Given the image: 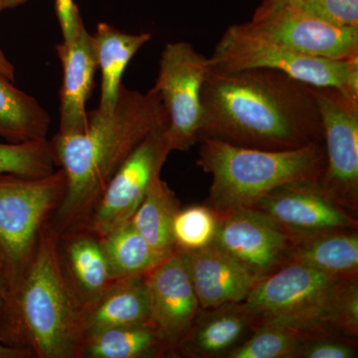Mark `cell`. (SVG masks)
<instances>
[{"instance_id": "30bf717a", "label": "cell", "mask_w": 358, "mask_h": 358, "mask_svg": "<svg viewBox=\"0 0 358 358\" xmlns=\"http://www.w3.org/2000/svg\"><path fill=\"white\" fill-rule=\"evenodd\" d=\"M167 127L148 134L106 186L84 224L99 237L128 222L140 206L150 179L155 171H162L171 154L166 140Z\"/></svg>"}, {"instance_id": "6da1fadb", "label": "cell", "mask_w": 358, "mask_h": 358, "mask_svg": "<svg viewBox=\"0 0 358 358\" xmlns=\"http://www.w3.org/2000/svg\"><path fill=\"white\" fill-rule=\"evenodd\" d=\"M203 126L211 138L264 150H289L324 143L310 85L280 71L210 68L201 90Z\"/></svg>"}, {"instance_id": "277c9868", "label": "cell", "mask_w": 358, "mask_h": 358, "mask_svg": "<svg viewBox=\"0 0 358 358\" xmlns=\"http://www.w3.org/2000/svg\"><path fill=\"white\" fill-rule=\"evenodd\" d=\"M197 164L211 174L207 205L217 213L250 207L275 188L322 176L326 167L324 143L289 150L236 147L202 138Z\"/></svg>"}, {"instance_id": "2e32d148", "label": "cell", "mask_w": 358, "mask_h": 358, "mask_svg": "<svg viewBox=\"0 0 358 358\" xmlns=\"http://www.w3.org/2000/svg\"><path fill=\"white\" fill-rule=\"evenodd\" d=\"M58 248L66 279L86 310L114 281L101 238L82 224L59 234Z\"/></svg>"}, {"instance_id": "603a6c76", "label": "cell", "mask_w": 358, "mask_h": 358, "mask_svg": "<svg viewBox=\"0 0 358 358\" xmlns=\"http://www.w3.org/2000/svg\"><path fill=\"white\" fill-rule=\"evenodd\" d=\"M51 117L36 99L0 73V136L10 143L45 140Z\"/></svg>"}, {"instance_id": "ffe728a7", "label": "cell", "mask_w": 358, "mask_h": 358, "mask_svg": "<svg viewBox=\"0 0 358 358\" xmlns=\"http://www.w3.org/2000/svg\"><path fill=\"white\" fill-rule=\"evenodd\" d=\"M152 37V33L148 32L129 34L120 31L106 22L96 25L93 38L99 69H101L102 74L98 109L110 110L115 107L127 66L141 47L150 41Z\"/></svg>"}, {"instance_id": "8fae6325", "label": "cell", "mask_w": 358, "mask_h": 358, "mask_svg": "<svg viewBox=\"0 0 358 358\" xmlns=\"http://www.w3.org/2000/svg\"><path fill=\"white\" fill-rule=\"evenodd\" d=\"M245 25L264 38L307 55L333 60L358 58V27L334 25L296 4H287Z\"/></svg>"}, {"instance_id": "5bb4252c", "label": "cell", "mask_w": 358, "mask_h": 358, "mask_svg": "<svg viewBox=\"0 0 358 358\" xmlns=\"http://www.w3.org/2000/svg\"><path fill=\"white\" fill-rule=\"evenodd\" d=\"M178 252L185 260L202 310L242 303L259 281L214 243L193 251Z\"/></svg>"}, {"instance_id": "7a4b0ae2", "label": "cell", "mask_w": 358, "mask_h": 358, "mask_svg": "<svg viewBox=\"0 0 358 358\" xmlns=\"http://www.w3.org/2000/svg\"><path fill=\"white\" fill-rule=\"evenodd\" d=\"M169 124L159 95L122 85L115 107L88 112L82 133L56 134L51 141L66 190L50 222L59 234L86 223L110 178L155 129Z\"/></svg>"}, {"instance_id": "e575fe53", "label": "cell", "mask_w": 358, "mask_h": 358, "mask_svg": "<svg viewBox=\"0 0 358 358\" xmlns=\"http://www.w3.org/2000/svg\"><path fill=\"white\" fill-rule=\"evenodd\" d=\"M29 0H0V13L7 10V9H13L15 7L22 6Z\"/></svg>"}, {"instance_id": "9c48e42d", "label": "cell", "mask_w": 358, "mask_h": 358, "mask_svg": "<svg viewBox=\"0 0 358 358\" xmlns=\"http://www.w3.org/2000/svg\"><path fill=\"white\" fill-rule=\"evenodd\" d=\"M219 214L213 243L242 264L257 279L291 263L294 232L253 207Z\"/></svg>"}, {"instance_id": "5b68a950", "label": "cell", "mask_w": 358, "mask_h": 358, "mask_svg": "<svg viewBox=\"0 0 358 358\" xmlns=\"http://www.w3.org/2000/svg\"><path fill=\"white\" fill-rule=\"evenodd\" d=\"M209 61L212 68L222 71H280L301 83L334 87L358 99V58L333 60L307 55L264 38L245 23L227 28Z\"/></svg>"}, {"instance_id": "83f0119b", "label": "cell", "mask_w": 358, "mask_h": 358, "mask_svg": "<svg viewBox=\"0 0 358 358\" xmlns=\"http://www.w3.org/2000/svg\"><path fill=\"white\" fill-rule=\"evenodd\" d=\"M357 339L334 333L312 334L301 343L296 358H355Z\"/></svg>"}, {"instance_id": "52a82bcc", "label": "cell", "mask_w": 358, "mask_h": 358, "mask_svg": "<svg viewBox=\"0 0 358 358\" xmlns=\"http://www.w3.org/2000/svg\"><path fill=\"white\" fill-rule=\"evenodd\" d=\"M209 58L188 42L167 43L162 52L152 90L167 117L166 145L171 152H187L199 141L203 126L201 90L210 70Z\"/></svg>"}, {"instance_id": "ac0fdd59", "label": "cell", "mask_w": 358, "mask_h": 358, "mask_svg": "<svg viewBox=\"0 0 358 358\" xmlns=\"http://www.w3.org/2000/svg\"><path fill=\"white\" fill-rule=\"evenodd\" d=\"M291 262L307 264L341 279L357 278V229L294 232Z\"/></svg>"}, {"instance_id": "f1b7e54d", "label": "cell", "mask_w": 358, "mask_h": 358, "mask_svg": "<svg viewBox=\"0 0 358 358\" xmlns=\"http://www.w3.org/2000/svg\"><path fill=\"white\" fill-rule=\"evenodd\" d=\"M294 4L334 25L358 27V0H300Z\"/></svg>"}, {"instance_id": "ba28073f", "label": "cell", "mask_w": 358, "mask_h": 358, "mask_svg": "<svg viewBox=\"0 0 358 358\" xmlns=\"http://www.w3.org/2000/svg\"><path fill=\"white\" fill-rule=\"evenodd\" d=\"M319 109L326 167L320 182L353 213L358 211V99L334 87L310 86Z\"/></svg>"}, {"instance_id": "7c38bea8", "label": "cell", "mask_w": 358, "mask_h": 358, "mask_svg": "<svg viewBox=\"0 0 358 358\" xmlns=\"http://www.w3.org/2000/svg\"><path fill=\"white\" fill-rule=\"evenodd\" d=\"M250 207L296 233L358 228L357 214L334 199L320 178L279 186Z\"/></svg>"}, {"instance_id": "f546056e", "label": "cell", "mask_w": 358, "mask_h": 358, "mask_svg": "<svg viewBox=\"0 0 358 358\" xmlns=\"http://www.w3.org/2000/svg\"><path fill=\"white\" fill-rule=\"evenodd\" d=\"M55 8L64 38L63 41H70L83 21L79 9L74 0H55Z\"/></svg>"}, {"instance_id": "7402d4cb", "label": "cell", "mask_w": 358, "mask_h": 358, "mask_svg": "<svg viewBox=\"0 0 358 358\" xmlns=\"http://www.w3.org/2000/svg\"><path fill=\"white\" fill-rule=\"evenodd\" d=\"M87 358L171 357L155 327L150 324L110 327L86 336L83 355Z\"/></svg>"}, {"instance_id": "9a60e30c", "label": "cell", "mask_w": 358, "mask_h": 358, "mask_svg": "<svg viewBox=\"0 0 358 358\" xmlns=\"http://www.w3.org/2000/svg\"><path fill=\"white\" fill-rule=\"evenodd\" d=\"M62 63L63 80L60 89V128L59 134L82 133L88 122L87 102L94 87V78L99 69L93 35L83 21L70 41L56 46Z\"/></svg>"}, {"instance_id": "4fadbf2b", "label": "cell", "mask_w": 358, "mask_h": 358, "mask_svg": "<svg viewBox=\"0 0 358 358\" xmlns=\"http://www.w3.org/2000/svg\"><path fill=\"white\" fill-rule=\"evenodd\" d=\"M148 320L176 357L200 305L180 252L176 251L147 274Z\"/></svg>"}, {"instance_id": "d4e9b609", "label": "cell", "mask_w": 358, "mask_h": 358, "mask_svg": "<svg viewBox=\"0 0 358 358\" xmlns=\"http://www.w3.org/2000/svg\"><path fill=\"white\" fill-rule=\"evenodd\" d=\"M312 334L275 320L257 322L248 338L226 355L227 358H296V352Z\"/></svg>"}, {"instance_id": "484cf974", "label": "cell", "mask_w": 358, "mask_h": 358, "mask_svg": "<svg viewBox=\"0 0 358 358\" xmlns=\"http://www.w3.org/2000/svg\"><path fill=\"white\" fill-rule=\"evenodd\" d=\"M55 157L50 141L0 143V176L13 174L41 178L56 171Z\"/></svg>"}, {"instance_id": "3957f363", "label": "cell", "mask_w": 358, "mask_h": 358, "mask_svg": "<svg viewBox=\"0 0 358 358\" xmlns=\"http://www.w3.org/2000/svg\"><path fill=\"white\" fill-rule=\"evenodd\" d=\"M59 233L47 221L34 253L0 307V343L35 358H82L85 308L66 279Z\"/></svg>"}, {"instance_id": "e0dca14e", "label": "cell", "mask_w": 358, "mask_h": 358, "mask_svg": "<svg viewBox=\"0 0 358 358\" xmlns=\"http://www.w3.org/2000/svg\"><path fill=\"white\" fill-rule=\"evenodd\" d=\"M255 322V315L243 301L200 308L192 329L176 350V357H225L251 331Z\"/></svg>"}, {"instance_id": "836d02e7", "label": "cell", "mask_w": 358, "mask_h": 358, "mask_svg": "<svg viewBox=\"0 0 358 358\" xmlns=\"http://www.w3.org/2000/svg\"><path fill=\"white\" fill-rule=\"evenodd\" d=\"M7 289H8V282H7L6 263L0 252V299H2L6 293Z\"/></svg>"}, {"instance_id": "d6a6232c", "label": "cell", "mask_w": 358, "mask_h": 358, "mask_svg": "<svg viewBox=\"0 0 358 358\" xmlns=\"http://www.w3.org/2000/svg\"><path fill=\"white\" fill-rule=\"evenodd\" d=\"M0 307H1V299H0ZM0 358H31V357L24 350L8 348L0 343Z\"/></svg>"}, {"instance_id": "4dcf8cb0", "label": "cell", "mask_w": 358, "mask_h": 358, "mask_svg": "<svg viewBox=\"0 0 358 358\" xmlns=\"http://www.w3.org/2000/svg\"><path fill=\"white\" fill-rule=\"evenodd\" d=\"M299 1L300 0H262L260 6L257 7L251 20H261L287 4L298 3Z\"/></svg>"}, {"instance_id": "44dd1931", "label": "cell", "mask_w": 358, "mask_h": 358, "mask_svg": "<svg viewBox=\"0 0 358 358\" xmlns=\"http://www.w3.org/2000/svg\"><path fill=\"white\" fill-rule=\"evenodd\" d=\"M155 171L143 201L134 212L131 223L159 253L169 256L176 251L173 225L180 202L176 193Z\"/></svg>"}, {"instance_id": "d6986e66", "label": "cell", "mask_w": 358, "mask_h": 358, "mask_svg": "<svg viewBox=\"0 0 358 358\" xmlns=\"http://www.w3.org/2000/svg\"><path fill=\"white\" fill-rule=\"evenodd\" d=\"M145 322H150L147 274L114 280L102 296L85 310L86 336L110 327Z\"/></svg>"}, {"instance_id": "1f68e13d", "label": "cell", "mask_w": 358, "mask_h": 358, "mask_svg": "<svg viewBox=\"0 0 358 358\" xmlns=\"http://www.w3.org/2000/svg\"><path fill=\"white\" fill-rule=\"evenodd\" d=\"M0 73L8 78L10 81L13 82L15 79V68H14L13 63L4 55L1 48H0Z\"/></svg>"}, {"instance_id": "8992f818", "label": "cell", "mask_w": 358, "mask_h": 358, "mask_svg": "<svg viewBox=\"0 0 358 358\" xmlns=\"http://www.w3.org/2000/svg\"><path fill=\"white\" fill-rule=\"evenodd\" d=\"M65 190L61 169L41 178L0 176V252L8 289L24 272L40 232L62 201Z\"/></svg>"}, {"instance_id": "4316f807", "label": "cell", "mask_w": 358, "mask_h": 358, "mask_svg": "<svg viewBox=\"0 0 358 358\" xmlns=\"http://www.w3.org/2000/svg\"><path fill=\"white\" fill-rule=\"evenodd\" d=\"M218 223L219 214L207 204L179 209L173 225L176 251H193L213 243Z\"/></svg>"}, {"instance_id": "cb8c5ba5", "label": "cell", "mask_w": 358, "mask_h": 358, "mask_svg": "<svg viewBox=\"0 0 358 358\" xmlns=\"http://www.w3.org/2000/svg\"><path fill=\"white\" fill-rule=\"evenodd\" d=\"M101 243L112 280L148 274L169 257L152 248L131 221L101 238Z\"/></svg>"}]
</instances>
